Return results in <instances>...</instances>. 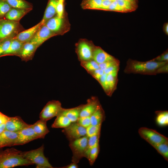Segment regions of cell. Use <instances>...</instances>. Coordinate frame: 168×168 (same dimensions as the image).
<instances>
[{"label": "cell", "instance_id": "21", "mask_svg": "<svg viewBox=\"0 0 168 168\" xmlns=\"http://www.w3.org/2000/svg\"><path fill=\"white\" fill-rule=\"evenodd\" d=\"M83 105L84 104H81L71 108H64L61 114L68 117L72 123L76 122L80 117L81 112Z\"/></svg>", "mask_w": 168, "mask_h": 168}, {"label": "cell", "instance_id": "23", "mask_svg": "<svg viewBox=\"0 0 168 168\" xmlns=\"http://www.w3.org/2000/svg\"><path fill=\"white\" fill-rule=\"evenodd\" d=\"M44 24L51 31L58 35L63 25V17L57 16L51 18Z\"/></svg>", "mask_w": 168, "mask_h": 168}, {"label": "cell", "instance_id": "3", "mask_svg": "<svg viewBox=\"0 0 168 168\" xmlns=\"http://www.w3.org/2000/svg\"><path fill=\"white\" fill-rule=\"evenodd\" d=\"M19 22L0 18V41L8 38H13L24 30Z\"/></svg>", "mask_w": 168, "mask_h": 168}, {"label": "cell", "instance_id": "51", "mask_svg": "<svg viewBox=\"0 0 168 168\" xmlns=\"http://www.w3.org/2000/svg\"><path fill=\"white\" fill-rule=\"evenodd\" d=\"M110 0V1H114V0Z\"/></svg>", "mask_w": 168, "mask_h": 168}, {"label": "cell", "instance_id": "10", "mask_svg": "<svg viewBox=\"0 0 168 168\" xmlns=\"http://www.w3.org/2000/svg\"><path fill=\"white\" fill-rule=\"evenodd\" d=\"M95 46L84 41L80 42L76 46V52L81 62L93 59V51Z\"/></svg>", "mask_w": 168, "mask_h": 168}, {"label": "cell", "instance_id": "22", "mask_svg": "<svg viewBox=\"0 0 168 168\" xmlns=\"http://www.w3.org/2000/svg\"><path fill=\"white\" fill-rule=\"evenodd\" d=\"M58 1V0H49L43 17L41 20L43 24H44L56 13V7Z\"/></svg>", "mask_w": 168, "mask_h": 168}, {"label": "cell", "instance_id": "7", "mask_svg": "<svg viewBox=\"0 0 168 168\" xmlns=\"http://www.w3.org/2000/svg\"><path fill=\"white\" fill-rule=\"evenodd\" d=\"M138 132L140 136L152 147L161 143L168 142L167 137L152 129L141 127L139 129Z\"/></svg>", "mask_w": 168, "mask_h": 168}, {"label": "cell", "instance_id": "28", "mask_svg": "<svg viewBox=\"0 0 168 168\" xmlns=\"http://www.w3.org/2000/svg\"><path fill=\"white\" fill-rule=\"evenodd\" d=\"M100 136V133H99L96 135L88 137L87 145L84 157L87 159L91 149L96 146L99 144Z\"/></svg>", "mask_w": 168, "mask_h": 168}, {"label": "cell", "instance_id": "13", "mask_svg": "<svg viewBox=\"0 0 168 168\" xmlns=\"http://www.w3.org/2000/svg\"><path fill=\"white\" fill-rule=\"evenodd\" d=\"M38 48L35 44L30 42L24 43L17 56L20 57L22 61L26 62L30 60Z\"/></svg>", "mask_w": 168, "mask_h": 168}, {"label": "cell", "instance_id": "14", "mask_svg": "<svg viewBox=\"0 0 168 168\" xmlns=\"http://www.w3.org/2000/svg\"><path fill=\"white\" fill-rule=\"evenodd\" d=\"M30 124L26 123L19 116L10 117L5 124L6 130L13 132H18Z\"/></svg>", "mask_w": 168, "mask_h": 168}, {"label": "cell", "instance_id": "6", "mask_svg": "<svg viewBox=\"0 0 168 168\" xmlns=\"http://www.w3.org/2000/svg\"><path fill=\"white\" fill-rule=\"evenodd\" d=\"M64 108L60 101L51 100L48 102L40 114V119L47 122L53 117L60 114Z\"/></svg>", "mask_w": 168, "mask_h": 168}, {"label": "cell", "instance_id": "42", "mask_svg": "<svg viewBox=\"0 0 168 168\" xmlns=\"http://www.w3.org/2000/svg\"><path fill=\"white\" fill-rule=\"evenodd\" d=\"M152 60L154 61L158 62L168 61V49L166 50L161 55Z\"/></svg>", "mask_w": 168, "mask_h": 168}, {"label": "cell", "instance_id": "44", "mask_svg": "<svg viewBox=\"0 0 168 168\" xmlns=\"http://www.w3.org/2000/svg\"><path fill=\"white\" fill-rule=\"evenodd\" d=\"M112 1L109 0H103L99 9L107 11Z\"/></svg>", "mask_w": 168, "mask_h": 168}, {"label": "cell", "instance_id": "34", "mask_svg": "<svg viewBox=\"0 0 168 168\" xmlns=\"http://www.w3.org/2000/svg\"><path fill=\"white\" fill-rule=\"evenodd\" d=\"M99 152V144L95 146L90 151L87 159L91 166L93 165L97 157Z\"/></svg>", "mask_w": 168, "mask_h": 168}, {"label": "cell", "instance_id": "18", "mask_svg": "<svg viewBox=\"0 0 168 168\" xmlns=\"http://www.w3.org/2000/svg\"><path fill=\"white\" fill-rule=\"evenodd\" d=\"M32 9L12 7L6 14L4 18L10 20L19 22L21 19Z\"/></svg>", "mask_w": 168, "mask_h": 168}, {"label": "cell", "instance_id": "4", "mask_svg": "<svg viewBox=\"0 0 168 168\" xmlns=\"http://www.w3.org/2000/svg\"><path fill=\"white\" fill-rule=\"evenodd\" d=\"M44 145L40 147L30 151L22 152L23 156L35 164L37 168H53L48 159L44 154Z\"/></svg>", "mask_w": 168, "mask_h": 168}, {"label": "cell", "instance_id": "19", "mask_svg": "<svg viewBox=\"0 0 168 168\" xmlns=\"http://www.w3.org/2000/svg\"><path fill=\"white\" fill-rule=\"evenodd\" d=\"M118 72H114L107 74L106 79V90L105 93L110 96H111L116 88Z\"/></svg>", "mask_w": 168, "mask_h": 168}, {"label": "cell", "instance_id": "48", "mask_svg": "<svg viewBox=\"0 0 168 168\" xmlns=\"http://www.w3.org/2000/svg\"><path fill=\"white\" fill-rule=\"evenodd\" d=\"M163 30L165 33L166 35H168V23H165L163 26Z\"/></svg>", "mask_w": 168, "mask_h": 168}, {"label": "cell", "instance_id": "41", "mask_svg": "<svg viewBox=\"0 0 168 168\" xmlns=\"http://www.w3.org/2000/svg\"><path fill=\"white\" fill-rule=\"evenodd\" d=\"M107 11L124 12L123 9L119 5L117 2L115 0L112 2Z\"/></svg>", "mask_w": 168, "mask_h": 168}, {"label": "cell", "instance_id": "8", "mask_svg": "<svg viewBox=\"0 0 168 168\" xmlns=\"http://www.w3.org/2000/svg\"><path fill=\"white\" fill-rule=\"evenodd\" d=\"M57 35L44 24L40 26L29 42L35 44L39 47L48 39Z\"/></svg>", "mask_w": 168, "mask_h": 168}, {"label": "cell", "instance_id": "2", "mask_svg": "<svg viewBox=\"0 0 168 168\" xmlns=\"http://www.w3.org/2000/svg\"><path fill=\"white\" fill-rule=\"evenodd\" d=\"M33 164L23 156L22 152L14 148L0 151V168H11Z\"/></svg>", "mask_w": 168, "mask_h": 168}, {"label": "cell", "instance_id": "35", "mask_svg": "<svg viewBox=\"0 0 168 168\" xmlns=\"http://www.w3.org/2000/svg\"><path fill=\"white\" fill-rule=\"evenodd\" d=\"M101 125H91L86 128V136L90 137L100 133Z\"/></svg>", "mask_w": 168, "mask_h": 168}, {"label": "cell", "instance_id": "5", "mask_svg": "<svg viewBox=\"0 0 168 168\" xmlns=\"http://www.w3.org/2000/svg\"><path fill=\"white\" fill-rule=\"evenodd\" d=\"M88 138L86 135L69 141V146L72 153V162L77 164L84 157L87 145Z\"/></svg>", "mask_w": 168, "mask_h": 168}, {"label": "cell", "instance_id": "11", "mask_svg": "<svg viewBox=\"0 0 168 168\" xmlns=\"http://www.w3.org/2000/svg\"><path fill=\"white\" fill-rule=\"evenodd\" d=\"M33 128L32 124L18 132V136L15 146L22 145L38 139Z\"/></svg>", "mask_w": 168, "mask_h": 168}, {"label": "cell", "instance_id": "39", "mask_svg": "<svg viewBox=\"0 0 168 168\" xmlns=\"http://www.w3.org/2000/svg\"><path fill=\"white\" fill-rule=\"evenodd\" d=\"M119 61L116 58L114 60L107 61L99 64V68L104 71L107 68L111 66L119 64Z\"/></svg>", "mask_w": 168, "mask_h": 168}, {"label": "cell", "instance_id": "43", "mask_svg": "<svg viewBox=\"0 0 168 168\" xmlns=\"http://www.w3.org/2000/svg\"><path fill=\"white\" fill-rule=\"evenodd\" d=\"M104 73L103 70L99 68L90 72L88 73L98 81L100 77Z\"/></svg>", "mask_w": 168, "mask_h": 168}, {"label": "cell", "instance_id": "12", "mask_svg": "<svg viewBox=\"0 0 168 168\" xmlns=\"http://www.w3.org/2000/svg\"><path fill=\"white\" fill-rule=\"evenodd\" d=\"M101 105L97 97H91L87 99L86 103L84 104L80 117L90 116Z\"/></svg>", "mask_w": 168, "mask_h": 168}, {"label": "cell", "instance_id": "40", "mask_svg": "<svg viewBox=\"0 0 168 168\" xmlns=\"http://www.w3.org/2000/svg\"><path fill=\"white\" fill-rule=\"evenodd\" d=\"M64 0H59L58 1L56 7L57 16L63 17L64 11Z\"/></svg>", "mask_w": 168, "mask_h": 168}, {"label": "cell", "instance_id": "47", "mask_svg": "<svg viewBox=\"0 0 168 168\" xmlns=\"http://www.w3.org/2000/svg\"><path fill=\"white\" fill-rule=\"evenodd\" d=\"M78 166L77 163L74 162H71L69 164L66 166H64L61 168H78Z\"/></svg>", "mask_w": 168, "mask_h": 168}, {"label": "cell", "instance_id": "37", "mask_svg": "<svg viewBox=\"0 0 168 168\" xmlns=\"http://www.w3.org/2000/svg\"><path fill=\"white\" fill-rule=\"evenodd\" d=\"M13 38H8L0 41V57L8 49Z\"/></svg>", "mask_w": 168, "mask_h": 168}, {"label": "cell", "instance_id": "20", "mask_svg": "<svg viewBox=\"0 0 168 168\" xmlns=\"http://www.w3.org/2000/svg\"><path fill=\"white\" fill-rule=\"evenodd\" d=\"M46 123V121L40 119L32 124L35 133L39 138H44L49 132Z\"/></svg>", "mask_w": 168, "mask_h": 168}, {"label": "cell", "instance_id": "45", "mask_svg": "<svg viewBox=\"0 0 168 168\" xmlns=\"http://www.w3.org/2000/svg\"><path fill=\"white\" fill-rule=\"evenodd\" d=\"M168 72V63L161 66L158 68L156 74L161 73H167Z\"/></svg>", "mask_w": 168, "mask_h": 168}, {"label": "cell", "instance_id": "52", "mask_svg": "<svg viewBox=\"0 0 168 168\" xmlns=\"http://www.w3.org/2000/svg\"></svg>", "mask_w": 168, "mask_h": 168}, {"label": "cell", "instance_id": "25", "mask_svg": "<svg viewBox=\"0 0 168 168\" xmlns=\"http://www.w3.org/2000/svg\"><path fill=\"white\" fill-rule=\"evenodd\" d=\"M91 124L101 125L105 120V114L104 110L100 106L91 116Z\"/></svg>", "mask_w": 168, "mask_h": 168}, {"label": "cell", "instance_id": "26", "mask_svg": "<svg viewBox=\"0 0 168 168\" xmlns=\"http://www.w3.org/2000/svg\"><path fill=\"white\" fill-rule=\"evenodd\" d=\"M72 123L69 119L65 115L60 114L56 116L51 127L54 128H65Z\"/></svg>", "mask_w": 168, "mask_h": 168}, {"label": "cell", "instance_id": "32", "mask_svg": "<svg viewBox=\"0 0 168 168\" xmlns=\"http://www.w3.org/2000/svg\"><path fill=\"white\" fill-rule=\"evenodd\" d=\"M119 5L123 9L124 12H128L135 11L137 8L138 5H135L128 2L115 0Z\"/></svg>", "mask_w": 168, "mask_h": 168}, {"label": "cell", "instance_id": "30", "mask_svg": "<svg viewBox=\"0 0 168 168\" xmlns=\"http://www.w3.org/2000/svg\"><path fill=\"white\" fill-rule=\"evenodd\" d=\"M103 0H83L82 6L84 9H99Z\"/></svg>", "mask_w": 168, "mask_h": 168}, {"label": "cell", "instance_id": "24", "mask_svg": "<svg viewBox=\"0 0 168 168\" xmlns=\"http://www.w3.org/2000/svg\"><path fill=\"white\" fill-rule=\"evenodd\" d=\"M24 43L16 39H13L8 49L3 54L1 57L7 56H17Z\"/></svg>", "mask_w": 168, "mask_h": 168}, {"label": "cell", "instance_id": "15", "mask_svg": "<svg viewBox=\"0 0 168 168\" xmlns=\"http://www.w3.org/2000/svg\"><path fill=\"white\" fill-rule=\"evenodd\" d=\"M18 136V132L5 130L0 134V148L15 146Z\"/></svg>", "mask_w": 168, "mask_h": 168}, {"label": "cell", "instance_id": "50", "mask_svg": "<svg viewBox=\"0 0 168 168\" xmlns=\"http://www.w3.org/2000/svg\"><path fill=\"white\" fill-rule=\"evenodd\" d=\"M131 2L135 5H138V0H121Z\"/></svg>", "mask_w": 168, "mask_h": 168}, {"label": "cell", "instance_id": "27", "mask_svg": "<svg viewBox=\"0 0 168 168\" xmlns=\"http://www.w3.org/2000/svg\"><path fill=\"white\" fill-rule=\"evenodd\" d=\"M13 8L32 9V5L25 0H5Z\"/></svg>", "mask_w": 168, "mask_h": 168}, {"label": "cell", "instance_id": "9", "mask_svg": "<svg viewBox=\"0 0 168 168\" xmlns=\"http://www.w3.org/2000/svg\"><path fill=\"white\" fill-rule=\"evenodd\" d=\"M62 131L69 141L86 135V128L77 122L72 123L68 127L63 128Z\"/></svg>", "mask_w": 168, "mask_h": 168}, {"label": "cell", "instance_id": "36", "mask_svg": "<svg viewBox=\"0 0 168 168\" xmlns=\"http://www.w3.org/2000/svg\"><path fill=\"white\" fill-rule=\"evenodd\" d=\"M12 7L5 0H0V18H4L6 14Z\"/></svg>", "mask_w": 168, "mask_h": 168}, {"label": "cell", "instance_id": "33", "mask_svg": "<svg viewBox=\"0 0 168 168\" xmlns=\"http://www.w3.org/2000/svg\"><path fill=\"white\" fill-rule=\"evenodd\" d=\"M81 65L88 73L99 68V64L93 59L81 62Z\"/></svg>", "mask_w": 168, "mask_h": 168}, {"label": "cell", "instance_id": "17", "mask_svg": "<svg viewBox=\"0 0 168 168\" xmlns=\"http://www.w3.org/2000/svg\"><path fill=\"white\" fill-rule=\"evenodd\" d=\"M114 57L107 53L100 47L95 46L93 54V60L99 64L115 59Z\"/></svg>", "mask_w": 168, "mask_h": 168}, {"label": "cell", "instance_id": "16", "mask_svg": "<svg viewBox=\"0 0 168 168\" xmlns=\"http://www.w3.org/2000/svg\"><path fill=\"white\" fill-rule=\"evenodd\" d=\"M43 24L41 21L31 28L20 32L13 39H16L23 43L29 42Z\"/></svg>", "mask_w": 168, "mask_h": 168}, {"label": "cell", "instance_id": "31", "mask_svg": "<svg viewBox=\"0 0 168 168\" xmlns=\"http://www.w3.org/2000/svg\"><path fill=\"white\" fill-rule=\"evenodd\" d=\"M166 161H168V142L160 143L153 146Z\"/></svg>", "mask_w": 168, "mask_h": 168}, {"label": "cell", "instance_id": "1", "mask_svg": "<svg viewBox=\"0 0 168 168\" xmlns=\"http://www.w3.org/2000/svg\"><path fill=\"white\" fill-rule=\"evenodd\" d=\"M168 63V61L158 62L151 60L141 62L129 59L127 62L124 72L127 74L155 75L158 68Z\"/></svg>", "mask_w": 168, "mask_h": 168}, {"label": "cell", "instance_id": "29", "mask_svg": "<svg viewBox=\"0 0 168 168\" xmlns=\"http://www.w3.org/2000/svg\"><path fill=\"white\" fill-rule=\"evenodd\" d=\"M156 122L161 126L168 124V112L167 111H158L156 112Z\"/></svg>", "mask_w": 168, "mask_h": 168}, {"label": "cell", "instance_id": "38", "mask_svg": "<svg viewBox=\"0 0 168 168\" xmlns=\"http://www.w3.org/2000/svg\"><path fill=\"white\" fill-rule=\"evenodd\" d=\"M76 122L80 125L86 128L91 125L90 116L80 117Z\"/></svg>", "mask_w": 168, "mask_h": 168}, {"label": "cell", "instance_id": "46", "mask_svg": "<svg viewBox=\"0 0 168 168\" xmlns=\"http://www.w3.org/2000/svg\"><path fill=\"white\" fill-rule=\"evenodd\" d=\"M9 117L0 112V125L5 124Z\"/></svg>", "mask_w": 168, "mask_h": 168}, {"label": "cell", "instance_id": "49", "mask_svg": "<svg viewBox=\"0 0 168 168\" xmlns=\"http://www.w3.org/2000/svg\"><path fill=\"white\" fill-rule=\"evenodd\" d=\"M6 130L5 124L0 125V134Z\"/></svg>", "mask_w": 168, "mask_h": 168}]
</instances>
